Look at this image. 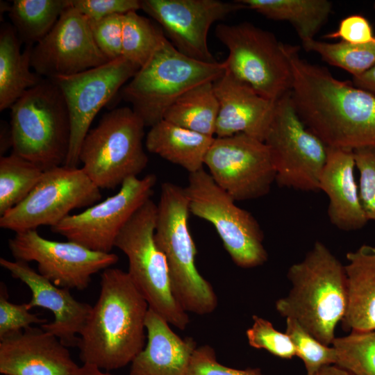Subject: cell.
<instances>
[{
    "label": "cell",
    "mask_w": 375,
    "mask_h": 375,
    "mask_svg": "<svg viewBox=\"0 0 375 375\" xmlns=\"http://www.w3.org/2000/svg\"><path fill=\"white\" fill-rule=\"evenodd\" d=\"M156 181L153 174L142 178H128L115 195L78 214L68 215L51 230L90 250L110 253L119 231L151 199Z\"/></svg>",
    "instance_id": "obj_14"
},
{
    "label": "cell",
    "mask_w": 375,
    "mask_h": 375,
    "mask_svg": "<svg viewBox=\"0 0 375 375\" xmlns=\"http://www.w3.org/2000/svg\"><path fill=\"white\" fill-rule=\"evenodd\" d=\"M190 213L185 188L163 183L157 204L155 240L166 258L176 300L185 312L203 315L216 309L218 300L195 265L197 249L189 229Z\"/></svg>",
    "instance_id": "obj_3"
},
{
    "label": "cell",
    "mask_w": 375,
    "mask_h": 375,
    "mask_svg": "<svg viewBox=\"0 0 375 375\" xmlns=\"http://www.w3.org/2000/svg\"><path fill=\"white\" fill-rule=\"evenodd\" d=\"M10 108L12 153L44 171L63 166L71 126L65 99L56 82L43 78Z\"/></svg>",
    "instance_id": "obj_4"
},
{
    "label": "cell",
    "mask_w": 375,
    "mask_h": 375,
    "mask_svg": "<svg viewBox=\"0 0 375 375\" xmlns=\"http://www.w3.org/2000/svg\"><path fill=\"white\" fill-rule=\"evenodd\" d=\"M285 333L294 345L296 356L302 360L306 374H312L325 366L336 365L335 349L320 342L294 319L286 318Z\"/></svg>",
    "instance_id": "obj_33"
},
{
    "label": "cell",
    "mask_w": 375,
    "mask_h": 375,
    "mask_svg": "<svg viewBox=\"0 0 375 375\" xmlns=\"http://www.w3.org/2000/svg\"><path fill=\"white\" fill-rule=\"evenodd\" d=\"M265 17L289 22L301 42L315 39L332 11L328 0H240Z\"/></svg>",
    "instance_id": "obj_26"
},
{
    "label": "cell",
    "mask_w": 375,
    "mask_h": 375,
    "mask_svg": "<svg viewBox=\"0 0 375 375\" xmlns=\"http://www.w3.org/2000/svg\"><path fill=\"white\" fill-rule=\"evenodd\" d=\"M123 19L124 15L117 14L89 21L95 43L109 61L122 56Z\"/></svg>",
    "instance_id": "obj_37"
},
{
    "label": "cell",
    "mask_w": 375,
    "mask_h": 375,
    "mask_svg": "<svg viewBox=\"0 0 375 375\" xmlns=\"http://www.w3.org/2000/svg\"><path fill=\"white\" fill-rule=\"evenodd\" d=\"M70 0H15L9 17L21 42L33 46L53 28Z\"/></svg>",
    "instance_id": "obj_28"
},
{
    "label": "cell",
    "mask_w": 375,
    "mask_h": 375,
    "mask_svg": "<svg viewBox=\"0 0 375 375\" xmlns=\"http://www.w3.org/2000/svg\"><path fill=\"white\" fill-rule=\"evenodd\" d=\"M352 83L375 95V65L361 75L353 77Z\"/></svg>",
    "instance_id": "obj_41"
},
{
    "label": "cell",
    "mask_w": 375,
    "mask_h": 375,
    "mask_svg": "<svg viewBox=\"0 0 375 375\" xmlns=\"http://www.w3.org/2000/svg\"><path fill=\"white\" fill-rule=\"evenodd\" d=\"M20 40L12 26H2L0 33V110L11 106L42 77L31 71L33 46L21 51Z\"/></svg>",
    "instance_id": "obj_25"
},
{
    "label": "cell",
    "mask_w": 375,
    "mask_h": 375,
    "mask_svg": "<svg viewBox=\"0 0 375 375\" xmlns=\"http://www.w3.org/2000/svg\"><path fill=\"white\" fill-rule=\"evenodd\" d=\"M336 365L353 375H375V330L351 331L334 339Z\"/></svg>",
    "instance_id": "obj_32"
},
{
    "label": "cell",
    "mask_w": 375,
    "mask_h": 375,
    "mask_svg": "<svg viewBox=\"0 0 375 375\" xmlns=\"http://www.w3.org/2000/svg\"><path fill=\"white\" fill-rule=\"evenodd\" d=\"M374 8H375V2L374 3Z\"/></svg>",
    "instance_id": "obj_44"
},
{
    "label": "cell",
    "mask_w": 375,
    "mask_h": 375,
    "mask_svg": "<svg viewBox=\"0 0 375 375\" xmlns=\"http://www.w3.org/2000/svg\"><path fill=\"white\" fill-rule=\"evenodd\" d=\"M15 260L38 263V272L58 287L83 290L93 274L116 264L112 253L90 250L78 243L44 238L36 230L15 233L8 240Z\"/></svg>",
    "instance_id": "obj_15"
},
{
    "label": "cell",
    "mask_w": 375,
    "mask_h": 375,
    "mask_svg": "<svg viewBox=\"0 0 375 375\" xmlns=\"http://www.w3.org/2000/svg\"><path fill=\"white\" fill-rule=\"evenodd\" d=\"M185 190L190 212L212 224L237 266L253 268L267 260L260 224L251 213L235 203L209 173L201 169L189 174Z\"/></svg>",
    "instance_id": "obj_8"
},
{
    "label": "cell",
    "mask_w": 375,
    "mask_h": 375,
    "mask_svg": "<svg viewBox=\"0 0 375 375\" xmlns=\"http://www.w3.org/2000/svg\"><path fill=\"white\" fill-rule=\"evenodd\" d=\"M290 92L275 102L264 142L269 149L278 186L317 191L328 147L302 122Z\"/></svg>",
    "instance_id": "obj_10"
},
{
    "label": "cell",
    "mask_w": 375,
    "mask_h": 375,
    "mask_svg": "<svg viewBox=\"0 0 375 375\" xmlns=\"http://www.w3.org/2000/svg\"><path fill=\"white\" fill-rule=\"evenodd\" d=\"M225 70L224 62L194 60L165 38L122 88V97L131 103L145 127L151 128L163 119L167 109L185 92L203 83L214 82Z\"/></svg>",
    "instance_id": "obj_5"
},
{
    "label": "cell",
    "mask_w": 375,
    "mask_h": 375,
    "mask_svg": "<svg viewBox=\"0 0 375 375\" xmlns=\"http://www.w3.org/2000/svg\"><path fill=\"white\" fill-rule=\"evenodd\" d=\"M204 165L215 182L235 201L265 196L275 181L267 146L244 133L215 137Z\"/></svg>",
    "instance_id": "obj_12"
},
{
    "label": "cell",
    "mask_w": 375,
    "mask_h": 375,
    "mask_svg": "<svg viewBox=\"0 0 375 375\" xmlns=\"http://www.w3.org/2000/svg\"><path fill=\"white\" fill-rule=\"evenodd\" d=\"M101 197L100 189L82 168L54 167L44 172L21 203L0 216V227L15 233L52 227L72 210L91 206Z\"/></svg>",
    "instance_id": "obj_11"
},
{
    "label": "cell",
    "mask_w": 375,
    "mask_h": 375,
    "mask_svg": "<svg viewBox=\"0 0 375 375\" xmlns=\"http://www.w3.org/2000/svg\"><path fill=\"white\" fill-rule=\"evenodd\" d=\"M303 49L319 54L331 65L343 69L358 76L375 65V38L363 44H351L340 41L329 43L310 40L302 42Z\"/></svg>",
    "instance_id": "obj_31"
},
{
    "label": "cell",
    "mask_w": 375,
    "mask_h": 375,
    "mask_svg": "<svg viewBox=\"0 0 375 375\" xmlns=\"http://www.w3.org/2000/svg\"><path fill=\"white\" fill-rule=\"evenodd\" d=\"M141 8L169 37L174 47L194 60L213 63L208 33L216 22L247 8L240 0H142Z\"/></svg>",
    "instance_id": "obj_16"
},
{
    "label": "cell",
    "mask_w": 375,
    "mask_h": 375,
    "mask_svg": "<svg viewBox=\"0 0 375 375\" xmlns=\"http://www.w3.org/2000/svg\"><path fill=\"white\" fill-rule=\"evenodd\" d=\"M169 324L149 308L145 326L147 342L131 363L129 375H188L197 343L182 338Z\"/></svg>",
    "instance_id": "obj_22"
},
{
    "label": "cell",
    "mask_w": 375,
    "mask_h": 375,
    "mask_svg": "<svg viewBox=\"0 0 375 375\" xmlns=\"http://www.w3.org/2000/svg\"><path fill=\"white\" fill-rule=\"evenodd\" d=\"M287 276L292 287L286 297L276 301V311L330 346L347 309L344 265L324 243L316 241L302 260L290 267Z\"/></svg>",
    "instance_id": "obj_2"
},
{
    "label": "cell",
    "mask_w": 375,
    "mask_h": 375,
    "mask_svg": "<svg viewBox=\"0 0 375 375\" xmlns=\"http://www.w3.org/2000/svg\"><path fill=\"white\" fill-rule=\"evenodd\" d=\"M78 367L67 347L41 327L0 340L3 375H72Z\"/></svg>",
    "instance_id": "obj_19"
},
{
    "label": "cell",
    "mask_w": 375,
    "mask_h": 375,
    "mask_svg": "<svg viewBox=\"0 0 375 375\" xmlns=\"http://www.w3.org/2000/svg\"><path fill=\"white\" fill-rule=\"evenodd\" d=\"M328 39H341V41L351 44H363L373 41L375 35L372 26L361 15H351L343 18L338 29L324 36Z\"/></svg>",
    "instance_id": "obj_40"
},
{
    "label": "cell",
    "mask_w": 375,
    "mask_h": 375,
    "mask_svg": "<svg viewBox=\"0 0 375 375\" xmlns=\"http://www.w3.org/2000/svg\"><path fill=\"white\" fill-rule=\"evenodd\" d=\"M44 170L12 152L0 159V216L21 203L42 178Z\"/></svg>",
    "instance_id": "obj_29"
},
{
    "label": "cell",
    "mask_w": 375,
    "mask_h": 375,
    "mask_svg": "<svg viewBox=\"0 0 375 375\" xmlns=\"http://www.w3.org/2000/svg\"><path fill=\"white\" fill-rule=\"evenodd\" d=\"M188 375H263L260 368L238 369L219 363L215 349L208 344L197 347L193 352Z\"/></svg>",
    "instance_id": "obj_38"
},
{
    "label": "cell",
    "mask_w": 375,
    "mask_h": 375,
    "mask_svg": "<svg viewBox=\"0 0 375 375\" xmlns=\"http://www.w3.org/2000/svg\"><path fill=\"white\" fill-rule=\"evenodd\" d=\"M306 375H353L349 371L344 369V368L337 365H331L322 367L317 372L312 374H306Z\"/></svg>",
    "instance_id": "obj_42"
},
{
    "label": "cell",
    "mask_w": 375,
    "mask_h": 375,
    "mask_svg": "<svg viewBox=\"0 0 375 375\" xmlns=\"http://www.w3.org/2000/svg\"><path fill=\"white\" fill-rule=\"evenodd\" d=\"M215 35L228 50L226 70L276 102L292 90L293 76L282 42L249 22L219 24Z\"/></svg>",
    "instance_id": "obj_9"
},
{
    "label": "cell",
    "mask_w": 375,
    "mask_h": 375,
    "mask_svg": "<svg viewBox=\"0 0 375 375\" xmlns=\"http://www.w3.org/2000/svg\"><path fill=\"white\" fill-rule=\"evenodd\" d=\"M253 324L246 331L249 344L255 349H265L283 359L296 356V349L286 333L276 330L268 320L253 315Z\"/></svg>",
    "instance_id": "obj_34"
},
{
    "label": "cell",
    "mask_w": 375,
    "mask_h": 375,
    "mask_svg": "<svg viewBox=\"0 0 375 375\" xmlns=\"http://www.w3.org/2000/svg\"><path fill=\"white\" fill-rule=\"evenodd\" d=\"M72 375H113L103 372L102 369L88 364L78 366Z\"/></svg>",
    "instance_id": "obj_43"
},
{
    "label": "cell",
    "mask_w": 375,
    "mask_h": 375,
    "mask_svg": "<svg viewBox=\"0 0 375 375\" xmlns=\"http://www.w3.org/2000/svg\"><path fill=\"white\" fill-rule=\"evenodd\" d=\"M100 285L77 347L83 364L110 371L131 363L144 349L149 307L127 272L104 269Z\"/></svg>",
    "instance_id": "obj_1"
},
{
    "label": "cell",
    "mask_w": 375,
    "mask_h": 375,
    "mask_svg": "<svg viewBox=\"0 0 375 375\" xmlns=\"http://www.w3.org/2000/svg\"><path fill=\"white\" fill-rule=\"evenodd\" d=\"M157 204L147 201L119 231L115 247L128 258V274L154 310L180 330L190 318L173 295L166 258L155 240Z\"/></svg>",
    "instance_id": "obj_6"
},
{
    "label": "cell",
    "mask_w": 375,
    "mask_h": 375,
    "mask_svg": "<svg viewBox=\"0 0 375 375\" xmlns=\"http://www.w3.org/2000/svg\"><path fill=\"white\" fill-rule=\"evenodd\" d=\"M72 6L89 21H97L113 15H124L140 9L138 0H70Z\"/></svg>",
    "instance_id": "obj_39"
},
{
    "label": "cell",
    "mask_w": 375,
    "mask_h": 375,
    "mask_svg": "<svg viewBox=\"0 0 375 375\" xmlns=\"http://www.w3.org/2000/svg\"><path fill=\"white\" fill-rule=\"evenodd\" d=\"M165 38L160 26L137 11L124 15L122 56L140 68L147 62Z\"/></svg>",
    "instance_id": "obj_30"
},
{
    "label": "cell",
    "mask_w": 375,
    "mask_h": 375,
    "mask_svg": "<svg viewBox=\"0 0 375 375\" xmlns=\"http://www.w3.org/2000/svg\"><path fill=\"white\" fill-rule=\"evenodd\" d=\"M27 303L16 304L8 300L5 284L0 288V340L17 334L33 324H43L46 319H41L30 312Z\"/></svg>",
    "instance_id": "obj_36"
},
{
    "label": "cell",
    "mask_w": 375,
    "mask_h": 375,
    "mask_svg": "<svg viewBox=\"0 0 375 375\" xmlns=\"http://www.w3.org/2000/svg\"><path fill=\"white\" fill-rule=\"evenodd\" d=\"M219 103L213 82L199 84L181 95L163 119L190 131L215 137Z\"/></svg>",
    "instance_id": "obj_27"
},
{
    "label": "cell",
    "mask_w": 375,
    "mask_h": 375,
    "mask_svg": "<svg viewBox=\"0 0 375 375\" xmlns=\"http://www.w3.org/2000/svg\"><path fill=\"white\" fill-rule=\"evenodd\" d=\"M139 69L122 56L76 74L51 78L64 96L70 119L69 147L63 166L78 167L83 141L95 116Z\"/></svg>",
    "instance_id": "obj_13"
},
{
    "label": "cell",
    "mask_w": 375,
    "mask_h": 375,
    "mask_svg": "<svg viewBox=\"0 0 375 375\" xmlns=\"http://www.w3.org/2000/svg\"><path fill=\"white\" fill-rule=\"evenodd\" d=\"M353 153L359 173L360 201L368 221H375V146L354 149Z\"/></svg>",
    "instance_id": "obj_35"
},
{
    "label": "cell",
    "mask_w": 375,
    "mask_h": 375,
    "mask_svg": "<svg viewBox=\"0 0 375 375\" xmlns=\"http://www.w3.org/2000/svg\"><path fill=\"white\" fill-rule=\"evenodd\" d=\"M354 168L352 149L328 147L319 188L328 197L331 223L344 231L359 230L369 222L360 201Z\"/></svg>",
    "instance_id": "obj_21"
},
{
    "label": "cell",
    "mask_w": 375,
    "mask_h": 375,
    "mask_svg": "<svg viewBox=\"0 0 375 375\" xmlns=\"http://www.w3.org/2000/svg\"><path fill=\"white\" fill-rule=\"evenodd\" d=\"M109 62L94 40L90 22L71 4L51 31L32 47L31 65L45 78L76 74Z\"/></svg>",
    "instance_id": "obj_17"
},
{
    "label": "cell",
    "mask_w": 375,
    "mask_h": 375,
    "mask_svg": "<svg viewBox=\"0 0 375 375\" xmlns=\"http://www.w3.org/2000/svg\"><path fill=\"white\" fill-rule=\"evenodd\" d=\"M214 138L162 119L150 128L145 146L149 152L191 174L203 169L206 155Z\"/></svg>",
    "instance_id": "obj_24"
},
{
    "label": "cell",
    "mask_w": 375,
    "mask_h": 375,
    "mask_svg": "<svg viewBox=\"0 0 375 375\" xmlns=\"http://www.w3.org/2000/svg\"><path fill=\"white\" fill-rule=\"evenodd\" d=\"M213 87L219 103L215 137L244 133L264 142L275 102L261 97L226 70L213 82Z\"/></svg>",
    "instance_id": "obj_20"
},
{
    "label": "cell",
    "mask_w": 375,
    "mask_h": 375,
    "mask_svg": "<svg viewBox=\"0 0 375 375\" xmlns=\"http://www.w3.org/2000/svg\"><path fill=\"white\" fill-rule=\"evenodd\" d=\"M144 124L131 108L106 113L84 138L79 162L99 188L113 189L140 174L148 163L142 140Z\"/></svg>",
    "instance_id": "obj_7"
},
{
    "label": "cell",
    "mask_w": 375,
    "mask_h": 375,
    "mask_svg": "<svg viewBox=\"0 0 375 375\" xmlns=\"http://www.w3.org/2000/svg\"><path fill=\"white\" fill-rule=\"evenodd\" d=\"M0 265L28 286L31 292L27 303L30 309L41 307L53 313L54 319L40 327L56 336L66 347H77L92 306L76 300L69 289L56 286L31 267L28 262L1 258Z\"/></svg>",
    "instance_id": "obj_18"
},
{
    "label": "cell",
    "mask_w": 375,
    "mask_h": 375,
    "mask_svg": "<svg viewBox=\"0 0 375 375\" xmlns=\"http://www.w3.org/2000/svg\"><path fill=\"white\" fill-rule=\"evenodd\" d=\"M346 258L347 304L342 328L375 330V246L363 244Z\"/></svg>",
    "instance_id": "obj_23"
}]
</instances>
